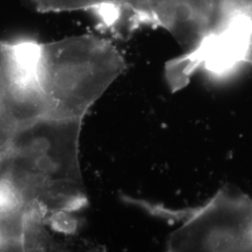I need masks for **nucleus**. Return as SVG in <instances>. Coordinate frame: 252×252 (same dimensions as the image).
<instances>
[{"mask_svg":"<svg viewBox=\"0 0 252 252\" xmlns=\"http://www.w3.org/2000/svg\"><path fill=\"white\" fill-rule=\"evenodd\" d=\"M82 120L41 116L17 127L3 176L27 213L41 214L59 231L77 227L73 214L88 204L80 162Z\"/></svg>","mask_w":252,"mask_h":252,"instance_id":"f257e3e1","label":"nucleus"},{"mask_svg":"<svg viewBox=\"0 0 252 252\" xmlns=\"http://www.w3.org/2000/svg\"><path fill=\"white\" fill-rule=\"evenodd\" d=\"M126 66L117 48L99 36L40 43L37 73L45 116L83 121Z\"/></svg>","mask_w":252,"mask_h":252,"instance_id":"f03ea898","label":"nucleus"},{"mask_svg":"<svg viewBox=\"0 0 252 252\" xmlns=\"http://www.w3.org/2000/svg\"><path fill=\"white\" fill-rule=\"evenodd\" d=\"M39 44L32 39L0 41V140L41 110Z\"/></svg>","mask_w":252,"mask_h":252,"instance_id":"7ed1b4c3","label":"nucleus"},{"mask_svg":"<svg viewBox=\"0 0 252 252\" xmlns=\"http://www.w3.org/2000/svg\"><path fill=\"white\" fill-rule=\"evenodd\" d=\"M40 12L84 10L92 12L100 27L114 33H123L128 27L133 0H28Z\"/></svg>","mask_w":252,"mask_h":252,"instance_id":"20e7f679","label":"nucleus"}]
</instances>
